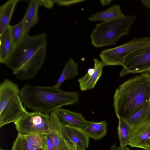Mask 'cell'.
Returning <instances> with one entry per match:
<instances>
[{"instance_id":"cell-1","label":"cell","mask_w":150,"mask_h":150,"mask_svg":"<svg viewBox=\"0 0 150 150\" xmlns=\"http://www.w3.org/2000/svg\"><path fill=\"white\" fill-rule=\"evenodd\" d=\"M149 74L142 73L134 76L116 89L113 106L118 119H126L150 102Z\"/></svg>"},{"instance_id":"cell-2","label":"cell","mask_w":150,"mask_h":150,"mask_svg":"<svg viewBox=\"0 0 150 150\" xmlns=\"http://www.w3.org/2000/svg\"><path fill=\"white\" fill-rule=\"evenodd\" d=\"M20 96L26 108L33 112L47 114L63 106L73 105L79 100L77 91L67 92L60 88L26 84L20 90Z\"/></svg>"},{"instance_id":"cell-3","label":"cell","mask_w":150,"mask_h":150,"mask_svg":"<svg viewBox=\"0 0 150 150\" xmlns=\"http://www.w3.org/2000/svg\"><path fill=\"white\" fill-rule=\"evenodd\" d=\"M18 85L8 79L0 85V128L15 123L28 112L23 106Z\"/></svg>"},{"instance_id":"cell-4","label":"cell","mask_w":150,"mask_h":150,"mask_svg":"<svg viewBox=\"0 0 150 150\" xmlns=\"http://www.w3.org/2000/svg\"><path fill=\"white\" fill-rule=\"evenodd\" d=\"M137 16H125L117 19L97 24L90 38L96 47L113 45L123 35L129 33V29Z\"/></svg>"},{"instance_id":"cell-5","label":"cell","mask_w":150,"mask_h":150,"mask_svg":"<svg viewBox=\"0 0 150 150\" xmlns=\"http://www.w3.org/2000/svg\"><path fill=\"white\" fill-rule=\"evenodd\" d=\"M47 35L42 33L28 35L16 45L6 65L13 73L20 69L42 46L47 45Z\"/></svg>"},{"instance_id":"cell-6","label":"cell","mask_w":150,"mask_h":150,"mask_svg":"<svg viewBox=\"0 0 150 150\" xmlns=\"http://www.w3.org/2000/svg\"><path fill=\"white\" fill-rule=\"evenodd\" d=\"M17 130L21 134L45 135L51 129L50 115L40 112H28L15 122Z\"/></svg>"},{"instance_id":"cell-7","label":"cell","mask_w":150,"mask_h":150,"mask_svg":"<svg viewBox=\"0 0 150 150\" xmlns=\"http://www.w3.org/2000/svg\"><path fill=\"white\" fill-rule=\"evenodd\" d=\"M150 43V37L134 38L116 47L104 49L100 54L104 66L121 65L125 58L135 50Z\"/></svg>"},{"instance_id":"cell-8","label":"cell","mask_w":150,"mask_h":150,"mask_svg":"<svg viewBox=\"0 0 150 150\" xmlns=\"http://www.w3.org/2000/svg\"><path fill=\"white\" fill-rule=\"evenodd\" d=\"M120 77L129 74L150 73V43L140 47L124 59Z\"/></svg>"},{"instance_id":"cell-9","label":"cell","mask_w":150,"mask_h":150,"mask_svg":"<svg viewBox=\"0 0 150 150\" xmlns=\"http://www.w3.org/2000/svg\"><path fill=\"white\" fill-rule=\"evenodd\" d=\"M47 46L46 45L42 47L20 69L13 73L18 79L26 80L35 76L46 58Z\"/></svg>"},{"instance_id":"cell-10","label":"cell","mask_w":150,"mask_h":150,"mask_svg":"<svg viewBox=\"0 0 150 150\" xmlns=\"http://www.w3.org/2000/svg\"><path fill=\"white\" fill-rule=\"evenodd\" d=\"M51 126L48 134L52 141L54 150H72L75 145L67 140L64 134L62 122L54 111L50 114Z\"/></svg>"},{"instance_id":"cell-11","label":"cell","mask_w":150,"mask_h":150,"mask_svg":"<svg viewBox=\"0 0 150 150\" xmlns=\"http://www.w3.org/2000/svg\"><path fill=\"white\" fill-rule=\"evenodd\" d=\"M150 142V121H142L132 127L129 146L149 150Z\"/></svg>"},{"instance_id":"cell-12","label":"cell","mask_w":150,"mask_h":150,"mask_svg":"<svg viewBox=\"0 0 150 150\" xmlns=\"http://www.w3.org/2000/svg\"><path fill=\"white\" fill-rule=\"evenodd\" d=\"M45 135L23 134L18 132L13 143L11 150H22L35 147L46 148Z\"/></svg>"},{"instance_id":"cell-13","label":"cell","mask_w":150,"mask_h":150,"mask_svg":"<svg viewBox=\"0 0 150 150\" xmlns=\"http://www.w3.org/2000/svg\"><path fill=\"white\" fill-rule=\"evenodd\" d=\"M93 68L89 69L86 74L77 80L82 91L93 88L102 75L104 67L103 63L97 58H93Z\"/></svg>"},{"instance_id":"cell-14","label":"cell","mask_w":150,"mask_h":150,"mask_svg":"<svg viewBox=\"0 0 150 150\" xmlns=\"http://www.w3.org/2000/svg\"><path fill=\"white\" fill-rule=\"evenodd\" d=\"M64 134L67 140L73 144L77 150H85L89 145L90 138L83 129L62 122Z\"/></svg>"},{"instance_id":"cell-15","label":"cell","mask_w":150,"mask_h":150,"mask_svg":"<svg viewBox=\"0 0 150 150\" xmlns=\"http://www.w3.org/2000/svg\"><path fill=\"white\" fill-rule=\"evenodd\" d=\"M59 120L63 123L83 129L89 121H87L82 114L61 108L54 111Z\"/></svg>"},{"instance_id":"cell-16","label":"cell","mask_w":150,"mask_h":150,"mask_svg":"<svg viewBox=\"0 0 150 150\" xmlns=\"http://www.w3.org/2000/svg\"><path fill=\"white\" fill-rule=\"evenodd\" d=\"M10 25L0 34V62L3 64H6L15 47L10 34Z\"/></svg>"},{"instance_id":"cell-17","label":"cell","mask_w":150,"mask_h":150,"mask_svg":"<svg viewBox=\"0 0 150 150\" xmlns=\"http://www.w3.org/2000/svg\"><path fill=\"white\" fill-rule=\"evenodd\" d=\"M40 6L38 0H31L29 2L25 14L21 20L27 32H29L38 21Z\"/></svg>"},{"instance_id":"cell-18","label":"cell","mask_w":150,"mask_h":150,"mask_svg":"<svg viewBox=\"0 0 150 150\" xmlns=\"http://www.w3.org/2000/svg\"><path fill=\"white\" fill-rule=\"evenodd\" d=\"M125 16L122 13L120 6L115 5L106 10L92 15L88 19L92 21H108L120 19Z\"/></svg>"},{"instance_id":"cell-19","label":"cell","mask_w":150,"mask_h":150,"mask_svg":"<svg viewBox=\"0 0 150 150\" xmlns=\"http://www.w3.org/2000/svg\"><path fill=\"white\" fill-rule=\"evenodd\" d=\"M18 0H9L0 7V34L10 24Z\"/></svg>"},{"instance_id":"cell-20","label":"cell","mask_w":150,"mask_h":150,"mask_svg":"<svg viewBox=\"0 0 150 150\" xmlns=\"http://www.w3.org/2000/svg\"><path fill=\"white\" fill-rule=\"evenodd\" d=\"M107 122L89 121L86 127L83 129L89 138L95 140H100L106 134L107 130Z\"/></svg>"},{"instance_id":"cell-21","label":"cell","mask_w":150,"mask_h":150,"mask_svg":"<svg viewBox=\"0 0 150 150\" xmlns=\"http://www.w3.org/2000/svg\"><path fill=\"white\" fill-rule=\"evenodd\" d=\"M78 68V63L73 59H69L54 86L56 87L60 88L61 85L65 81L72 79L76 77L79 74Z\"/></svg>"},{"instance_id":"cell-22","label":"cell","mask_w":150,"mask_h":150,"mask_svg":"<svg viewBox=\"0 0 150 150\" xmlns=\"http://www.w3.org/2000/svg\"><path fill=\"white\" fill-rule=\"evenodd\" d=\"M117 129L120 146H127L129 145L132 127L123 118L118 119Z\"/></svg>"},{"instance_id":"cell-23","label":"cell","mask_w":150,"mask_h":150,"mask_svg":"<svg viewBox=\"0 0 150 150\" xmlns=\"http://www.w3.org/2000/svg\"><path fill=\"white\" fill-rule=\"evenodd\" d=\"M10 30L11 37L15 46L29 35V32L25 30L22 20L14 25H10Z\"/></svg>"},{"instance_id":"cell-24","label":"cell","mask_w":150,"mask_h":150,"mask_svg":"<svg viewBox=\"0 0 150 150\" xmlns=\"http://www.w3.org/2000/svg\"><path fill=\"white\" fill-rule=\"evenodd\" d=\"M150 103V102L134 114L125 119L132 127L140 123L144 118L147 112Z\"/></svg>"},{"instance_id":"cell-25","label":"cell","mask_w":150,"mask_h":150,"mask_svg":"<svg viewBox=\"0 0 150 150\" xmlns=\"http://www.w3.org/2000/svg\"><path fill=\"white\" fill-rule=\"evenodd\" d=\"M84 0H55V4H57L59 6H69L72 4L81 3L84 1Z\"/></svg>"},{"instance_id":"cell-26","label":"cell","mask_w":150,"mask_h":150,"mask_svg":"<svg viewBox=\"0 0 150 150\" xmlns=\"http://www.w3.org/2000/svg\"><path fill=\"white\" fill-rule=\"evenodd\" d=\"M45 146L47 150H54L53 143L49 134L45 135Z\"/></svg>"},{"instance_id":"cell-27","label":"cell","mask_w":150,"mask_h":150,"mask_svg":"<svg viewBox=\"0 0 150 150\" xmlns=\"http://www.w3.org/2000/svg\"><path fill=\"white\" fill-rule=\"evenodd\" d=\"M40 6H43L47 8H52L55 4L54 0H38Z\"/></svg>"},{"instance_id":"cell-28","label":"cell","mask_w":150,"mask_h":150,"mask_svg":"<svg viewBox=\"0 0 150 150\" xmlns=\"http://www.w3.org/2000/svg\"><path fill=\"white\" fill-rule=\"evenodd\" d=\"M110 150H130V149L128 148L127 146H116V144L115 143L111 146Z\"/></svg>"},{"instance_id":"cell-29","label":"cell","mask_w":150,"mask_h":150,"mask_svg":"<svg viewBox=\"0 0 150 150\" xmlns=\"http://www.w3.org/2000/svg\"><path fill=\"white\" fill-rule=\"evenodd\" d=\"M140 1L144 6L150 9V0H141Z\"/></svg>"},{"instance_id":"cell-30","label":"cell","mask_w":150,"mask_h":150,"mask_svg":"<svg viewBox=\"0 0 150 150\" xmlns=\"http://www.w3.org/2000/svg\"><path fill=\"white\" fill-rule=\"evenodd\" d=\"M142 121H150V103L147 112L144 118Z\"/></svg>"},{"instance_id":"cell-31","label":"cell","mask_w":150,"mask_h":150,"mask_svg":"<svg viewBox=\"0 0 150 150\" xmlns=\"http://www.w3.org/2000/svg\"><path fill=\"white\" fill-rule=\"evenodd\" d=\"M112 0H100V2L102 6H104L109 4Z\"/></svg>"},{"instance_id":"cell-32","label":"cell","mask_w":150,"mask_h":150,"mask_svg":"<svg viewBox=\"0 0 150 150\" xmlns=\"http://www.w3.org/2000/svg\"><path fill=\"white\" fill-rule=\"evenodd\" d=\"M22 150H47L46 148H33L31 149H25Z\"/></svg>"},{"instance_id":"cell-33","label":"cell","mask_w":150,"mask_h":150,"mask_svg":"<svg viewBox=\"0 0 150 150\" xmlns=\"http://www.w3.org/2000/svg\"><path fill=\"white\" fill-rule=\"evenodd\" d=\"M72 150H77V149L76 148V146H75V147Z\"/></svg>"},{"instance_id":"cell-34","label":"cell","mask_w":150,"mask_h":150,"mask_svg":"<svg viewBox=\"0 0 150 150\" xmlns=\"http://www.w3.org/2000/svg\"><path fill=\"white\" fill-rule=\"evenodd\" d=\"M0 150H7L3 149H1V148Z\"/></svg>"},{"instance_id":"cell-35","label":"cell","mask_w":150,"mask_h":150,"mask_svg":"<svg viewBox=\"0 0 150 150\" xmlns=\"http://www.w3.org/2000/svg\"><path fill=\"white\" fill-rule=\"evenodd\" d=\"M149 150H150V143H149Z\"/></svg>"},{"instance_id":"cell-36","label":"cell","mask_w":150,"mask_h":150,"mask_svg":"<svg viewBox=\"0 0 150 150\" xmlns=\"http://www.w3.org/2000/svg\"><path fill=\"white\" fill-rule=\"evenodd\" d=\"M149 78H150V74H149Z\"/></svg>"}]
</instances>
